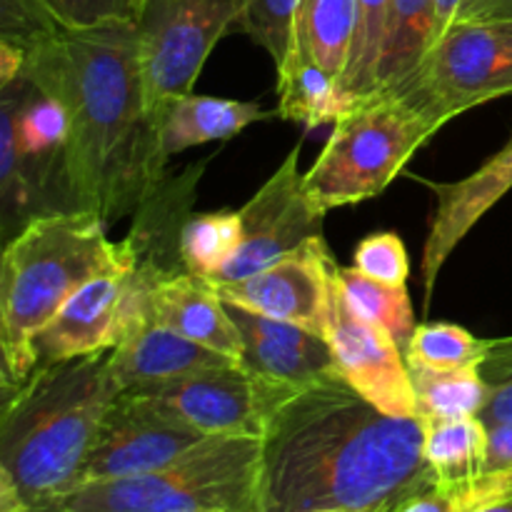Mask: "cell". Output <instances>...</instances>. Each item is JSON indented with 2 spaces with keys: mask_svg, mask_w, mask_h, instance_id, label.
<instances>
[{
  "mask_svg": "<svg viewBox=\"0 0 512 512\" xmlns=\"http://www.w3.org/2000/svg\"><path fill=\"white\" fill-rule=\"evenodd\" d=\"M260 443V512H390L440 480L423 420L385 415L343 375L295 388Z\"/></svg>",
  "mask_w": 512,
  "mask_h": 512,
  "instance_id": "1",
  "label": "cell"
},
{
  "mask_svg": "<svg viewBox=\"0 0 512 512\" xmlns=\"http://www.w3.org/2000/svg\"><path fill=\"white\" fill-rule=\"evenodd\" d=\"M23 78L68 115L63 178L70 210L110 223L158 195L168 158L145 100L135 20L63 28L25 53Z\"/></svg>",
  "mask_w": 512,
  "mask_h": 512,
  "instance_id": "2",
  "label": "cell"
},
{
  "mask_svg": "<svg viewBox=\"0 0 512 512\" xmlns=\"http://www.w3.org/2000/svg\"><path fill=\"white\" fill-rule=\"evenodd\" d=\"M3 390L0 512H30L80 483L120 388L108 353H98L38 365Z\"/></svg>",
  "mask_w": 512,
  "mask_h": 512,
  "instance_id": "3",
  "label": "cell"
},
{
  "mask_svg": "<svg viewBox=\"0 0 512 512\" xmlns=\"http://www.w3.org/2000/svg\"><path fill=\"white\" fill-rule=\"evenodd\" d=\"M90 210H53L30 218L8 238L0 265V360L3 388L38 365L35 340L65 303L98 275L135 268V238L113 243Z\"/></svg>",
  "mask_w": 512,
  "mask_h": 512,
  "instance_id": "4",
  "label": "cell"
},
{
  "mask_svg": "<svg viewBox=\"0 0 512 512\" xmlns=\"http://www.w3.org/2000/svg\"><path fill=\"white\" fill-rule=\"evenodd\" d=\"M255 438H205L165 468L68 490L30 512H260Z\"/></svg>",
  "mask_w": 512,
  "mask_h": 512,
  "instance_id": "5",
  "label": "cell"
},
{
  "mask_svg": "<svg viewBox=\"0 0 512 512\" xmlns=\"http://www.w3.org/2000/svg\"><path fill=\"white\" fill-rule=\"evenodd\" d=\"M333 125L305 173V195L323 215L378 198L440 130L408 98L385 88L350 103Z\"/></svg>",
  "mask_w": 512,
  "mask_h": 512,
  "instance_id": "6",
  "label": "cell"
},
{
  "mask_svg": "<svg viewBox=\"0 0 512 512\" xmlns=\"http://www.w3.org/2000/svg\"><path fill=\"white\" fill-rule=\"evenodd\" d=\"M393 93L438 128L475 105L512 95V18L455 20L435 38L413 78Z\"/></svg>",
  "mask_w": 512,
  "mask_h": 512,
  "instance_id": "7",
  "label": "cell"
},
{
  "mask_svg": "<svg viewBox=\"0 0 512 512\" xmlns=\"http://www.w3.org/2000/svg\"><path fill=\"white\" fill-rule=\"evenodd\" d=\"M295 388L300 385L280 383L243 363H233L163 383L135 385L120 395L188 425L205 438L263 440L275 410Z\"/></svg>",
  "mask_w": 512,
  "mask_h": 512,
  "instance_id": "8",
  "label": "cell"
},
{
  "mask_svg": "<svg viewBox=\"0 0 512 512\" xmlns=\"http://www.w3.org/2000/svg\"><path fill=\"white\" fill-rule=\"evenodd\" d=\"M135 28L145 100L155 123L165 103L193 93L213 48L235 30V0H148Z\"/></svg>",
  "mask_w": 512,
  "mask_h": 512,
  "instance_id": "9",
  "label": "cell"
},
{
  "mask_svg": "<svg viewBox=\"0 0 512 512\" xmlns=\"http://www.w3.org/2000/svg\"><path fill=\"white\" fill-rule=\"evenodd\" d=\"M335 268L325 340L333 350L338 373L385 415L418 418V398L403 348L383 325L360 315L348 303L335 278Z\"/></svg>",
  "mask_w": 512,
  "mask_h": 512,
  "instance_id": "10",
  "label": "cell"
},
{
  "mask_svg": "<svg viewBox=\"0 0 512 512\" xmlns=\"http://www.w3.org/2000/svg\"><path fill=\"white\" fill-rule=\"evenodd\" d=\"M300 150L295 145L278 165L268 183L238 210L243 235L238 250L225 263L215 283L248 278L283 255L293 253L310 238L323 235L325 215L310 205L305 195V173H300Z\"/></svg>",
  "mask_w": 512,
  "mask_h": 512,
  "instance_id": "11",
  "label": "cell"
},
{
  "mask_svg": "<svg viewBox=\"0 0 512 512\" xmlns=\"http://www.w3.org/2000/svg\"><path fill=\"white\" fill-rule=\"evenodd\" d=\"M335 265L325 235H318L248 278L213 283L230 308L300 325L325 338Z\"/></svg>",
  "mask_w": 512,
  "mask_h": 512,
  "instance_id": "12",
  "label": "cell"
},
{
  "mask_svg": "<svg viewBox=\"0 0 512 512\" xmlns=\"http://www.w3.org/2000/svg\"><path fill=\"white\" fill-rule=\"evenodd\" d=\"M203 440L205 435L195 433L188 425L175 423L138 400L118 395L100 425L78 485L133 478L165 468Z\"/></svg>",
  "mask_w": 512,
  "mask_h": 512,
  "instance_id": "13",
  "label": "cell"
},
{
  "mask_svg": "<svg viewBox=\"0 0 512 512\" xmlns=\"http://www.w3.org/2000/svg\"><path fill=\"white\" fill-rule=\"evenodd\" d=\"M138 280V265H135L125 270H110L85 283L35 340L38 365L110 353L123 335Z\"/></svg>",
  "mask_w": 512,
  "mask_h": 512,
  "instance_id": "14",
  "label": "cell"
},
{
  "mask_svg": "<svg viewBox=\"0 0 512 512\" xmlns=\"http://www.w3.org/2000/svg\"><path fill=\"white\" fill-rule=\"evenodd\" d=\"M138 278V290H135L133 305L128 310L123 335L108 353L110 373H113L120 393L135 388V385L163 383V380L183 378V375L200 373V370L225 368V365L235 363V360L155 323L145 308L148 265L143 260H138Z\"/></svg>",
  "mask_w": 512,
  "mask_h": 512,
  "instance_id": "15",
  "label": "cell"
},
{
  "mask_svg": "<svg viewBox=\"0 0 512 512\" xmlns=\"http://www.w3.org/2000/svg\"><path fill=\"white\" fill-rule=\"evenodd\" d=\"M140 260L148 265L145 308L150 318L193 343L243 363V335L213 280L188 270H170L150 258Z\"/></svg>",
  "mask_w": 512,
  "mask_h": 512,
  "instance_id": "16",
  "label": "cell"
},
{
  "mask_svg": "<svg viewBox=\"0 0 512 512\" xmlns=\"http://www.w3.org/2000/svg\"><path fill=\"white\" fill-rule=\"evenodd\" d=\"M430 188L435 193V213L420 260L425 303L433 298L440 270L445 268L455 248L488 215V210L512 190V143L468 178L443 185L433 183Z\"/></svg>",
  "mask_w": 512,
  "mask_h": 512,
  "instance_id": "17",
  "label": "cell"
},
{
  "mask_svg": "<svg viewBox=\"0 0 512 512\" xmlns=\"http://www.w3.org/2000/svg\"><path fill=\"white\" fill-rule=\"evenodd\" d=\"M230 313L243 335L245 368L288 385H310L340 375L323 335L240 308H230Z\"/></svg>",
  "mask_w": 512,
  "mask_h": 512,
  "instance_id": "18",
  "label": "cell"
},
{
  "mask_svg": "<svg viewBox=\"0 0 512 512\" xmlns=\"http://www.w3.org/2000/svg\"><path fill=\"white\" fill-rule=\"evenodd\" d=\"M268 118L263 105L253 100H228L213 95H183L160 108L155 115L160 148L165 158L185 153L195 145L228 140L258 120Z\"/></svg>",
  "mask_w": 512,
  "mask_h": 512,
  "instance_id": "19",
  "label": "cell"
},
{
  "mask_svg": "<svg viewBox=\"0 0 512 512\" xmlns=\"http://www.w3.org/2000/svg\"><path fill=\"white\" fill-rule=\"evenodd\" d=\"M435 28V0H393L380 58L378 90H395L413 78L435 43Z\"/></svg>",
  "mask_w": 512,
  "mask_h": 512,
  "instance_id": "20",
  "label": "cell"
},
{
  "mask_svg": "<svg viewBox=\"0 0 512 512\" xmlns=\"http://www.w3.org/2000/svg\"><path fill=\"white\" fill-rule=\"evenodd\" d=\"M358 28V0H303L298 50L330 75L343 80Z\"/></svg>",
  "mask_w": 512,
  "mask_h": 512,
  "instance_id": "21",
  "label": "cell"
},
{
  "mask_svg": "<svg viewBox=\"0 0 512 512\" xmlns=\"http://www.w3.org/2000/svg\"><path fill=\"white\" fill-rule=\"evenodd\" d=\"M348 108L335 75L315 65L298 50L293 60L278 70V113L283 120L305 130L335 123Z\"/></svg>",
  "mask_w": 512,
  "mask_h": 512,
  "instance_id": "22",
  "label": "cell"
},
{
  "mask_svg": "<svg viewBox=\"0 0 512 512\" xmlns=\"http://www.w3.org/2000/svg\"><path fill=\"white\" fill-rule=\"evenodd\" d=\"M425 460L440 480L473 478L485 473L488 425L480 415L453 420H423Z\"/></svg>",
  "mask_w": 512,
  "mask_h": 512,
  "instance_id": "23",
  "label": "cell"
},
{
  "mask_svg": "<svg viewBox=\"0 0 512 512\" xmlns=\"http://www.w3.org/2000/svg\"><path fill=\"white\" fill-rule=\"evenodd\" d=\"M418 398L420 420H453L483 415L493 388L478 368L473 370H420L410 368Z\"/></svg>",
  "mask_w": 512,
  "mask_h": 512,
  "instance_id": "24",
  "label": "cell"
},
{
  "mask_svg": "<svg viewBox=\"0 0 512 512\" xmlns=\"http://www.w3.org/2000/svg\"><path fill=\"white\" fill-rule=\"evenodd\" d=\"M243 223L238 210L200 213L185 220L180 230L178 260L183 270L203 278H215L238 250Z\"/></svg>",
  "mask_w": 512,
  "mask_h": 512,
  "instance_id": "25",
  "label": "cell"
},
{
  "mask_svg": "<svg viewBox=\"0 0 512 512\" xmlns=\"http://www.w3.org/2000/svg\"><path fill=\"white\" fill-rule=\"evenodd\" d=\"M490 340L475 338L463 325L425 323L418 325L405 348L408 368L420 370H473L488 360Z\"/></svg>",
  "mask_w": 512,
  "mask_h": 512,
  "instance_id": "26",
  "label": "cell"
},
{
  "mask_svg": "<svg viewBox=\"0 0 512 512\" xmlns=\"http://www.w3.org/2000/svg\"><path fill=\"white\" fill-rule=\"evenodd\" d=\"M300 8L303 0H235V30L273 58L275 73L298 55Z\"/></svg>",
  "mask_w": 512,
  "mask_h": 512,
  "instance_id": "27",
  "label": "cell"
},
{
  "mask_svg": "<svg viewBox=\"0 0 512 512\" xmlns=\"http://www.w3.org/2000/svg\"><path fill=\"white\" fill-rule=\"evenodd\" d=\"M335 278H338L340 288H343L348 303L365 315L373 323L383 325L390 335L400 343V348H408L410 338L415 333V313L410 305L408 288H390V285H380L375 280L365 278L355 268H335Z\"/></svg>",
  "mask_w": 512,
  "mask_h": 512,
  "instance_id": "28",
  "label": "cell"
},
{
  "mask_svg": "<svg viewBox=\"0 0 512 512\" xmlns=\"http://www.w3.org/2000/svg\"><path fill=\"white\" fill-rule=\"evenodd\" d=\"M393 0H358V28H355L353 53L340 80V93L345 103L365 98L378 90V70L383 58L385 30Z\"/></svg>",
  "mask_w": 512,
  "mask_h": 512,
  "instance_id": "29",
  "label": "cell"
},
{
  "mask_svg": "<svg viewBox=\"0 0 512 512\" xmlns=\"http://www.w3.org/2000/svg\"><path fill=\"white\" fill-rule=\"evenodd\" d=\"M508 495H512V473H480L473 478L438 480L390 512H473Z\"/></svg>",
  "mask_w": 512,
  "mask_h": 512,
  "instance_id": "30",
  "label": "cell"
},
{
  "mask_svg": "<svg viewBox=\"0 0 512 512\" xmlns=\"http://www.w3.org/2000/svg\"><path fill=\"white\" fill-rule=\"evenodd\" d=\"M60 30L63 25L55 20L45 0H0V43L28 53Z\"/></svg>",
  "mask_w": 512,
  "mask_h": 512,
  "instance_id": "31",
  "label": "cell"
},
{
  "mask_svg": "<svg viewBox=\"0 0 512 512\" xmlns=\"http://www.w3.org/2000/svg\"><path fill=\"white\" fill-rule=\"evenodd\" d=\"M353 268L365 278L390 288H405L410 278V258L405 243L395 233H373L355 248Z\"/></svg>",
  "mask_w": 512,
  "mask_h": 512,
  "instance_id": "32",
  "label": "cell"
},
{
  "mask_svg": "<svg viewBox=\"0 0 512 512\" xmlns=\"http://www.w3.org/2000/svg\"><path fill=\"white\" fill-rule=\"evenodd\" d=\"M65 30H85L98 25L138 18V0H45Z\"/></svg>",
  "mask_w": 512,
  "mask_h": 512,
  "instance_id": "33",
  "label": "cell"
},
{
  "mask_svg": "<svg viewBox=\"0 0 512 512\" xmlns=\"http://www.w3.org/2000/svg\"><path fill=\"white\" fill-rule=\"evenodd\" d=\"M485 473H512V420L488 428Z\"/></svg>",
  "mask_w": 512,
  "mask_h": 512,
  "instance_id": "34",
  "label": "cell"
},
{
  "mask_svg": "<svg viewBox=\"0 0 512 512\" xmlns=\"http://www.w3.org/2000/svg\"><path fill=\"white\" fill-rule=\"evenodd\" d=\"M480 373L488 380L490 388H500V385L512 383V335L490 340L488 360L483 363Z\"/></svg>",
  "mask_w": 512,
  "mask_h": 512,
  "instance_id": "35",
  "label": "cell"
},
{
  "mask_svg": "<svg viewBox=\"0 0 512 512\" xmlns=\"http://www.w3.org/2000/svg\"><path fill=\"white\" fill-rule=\"evenodd\" d=\"M512 18V0H463L455 20Z\"/></svg>",
  "mask_w": 512,
  "mask_h": 512,
  "instance_id": "36",
  "label": "cell"
},
{
  "mask_svg": "<svg viewBox=\"0 0 512 512\" xmlns=\"http://www.w3.org/2000/svg\"><path fill=\"white\" fill-rule=\"evenodd\" d=\"M463 0H435V15H438V28H435V38L450 28L458 18V10Z\"/></svg>",
  "mask_w": 512,
  "mask_h": 512,
  "instance_id": "37",
  "label": "cell"
},
{
  "mask_svg": "<svg viewBox=\"0 0 512 512\" xmlns=\"http://www.w3.org/2000/svg\"><path fill=\"white\" fill-rule=\"evenodd\" d=\"M473 512H512V495H508V498L503 500H495V503L485 505V508H478Z\"/></svg>",
  "mask_w": 512,
  "mask_h": 512,
  "instance_id": "38",
  "label": "cell"
},
{
  "mask_svg": "<svg viewBox=\"0 0 512 512\" xmlns=\"http://www.w3.org/2000/svg\"><path fill=\"white\" fill-rule=\"evenodd\" d=\"M310 512H353V510H340V508H325V510H310Z\"/></svg>",
  "mask_w": 512,
  "mask_h": 512,
  "instance_id": "39",
  "label": "cell"
},
{
  "mask_svg": "<svg viewBox=\"0 0 512 512\" xmlns=\"http://www.w3.org/2000/svg\"><path fill=\"white\" fill-rule=\"evenodd\" d=\"M145 3H148V0H138V13H140V8H143Z\"/></svg>",
  "mask_w": 512,
  "mask_h": 512,
  "instance_id": "40",
  "label": "cell"
}]
</instances>
